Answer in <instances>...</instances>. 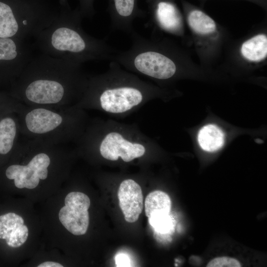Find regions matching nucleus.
<instances>
[{"label":"nucleus","mask_w":267,"mask_h":267,"mask_svg":"<svg viewBox=\"0 0 267 267\" xmlns=\"http://www.w3.org/2000/svg\"><path fill=\"white\" fill-rule=\"evenodd\" d=\"M115 263L118 267H129L130 261L129 257L126 254H119L115 257Z\"/></svg>","instance_id":"obj_21"},{"label":"nucleus","mask_w":267,"mask_h":267,"mask_svg":"<svg viewBox=\"0 0 267 267\" xmlns=\"http://www.w3.org/2000/svg\"><path fill=\"white\" fill-rule=\"evenodd\" d=\"M89 197L80 192H72L65 198V206L60 210L59 219L62 225L75 235L85 234L89 225Z\"/></svg>","instance_id":"obj_8"},{"label":"nucleus","mask_w":267,"mask_h":267,"mask_svg":"<svg viewBox=\"0 0 267 267\" xmlns=\"http://www.w3.org/2000/svg\"><path fill=\"white\" fill-rule=\"evenodd\" d=\"M241 53L246 59L258 62L267 55V37L264 34L256 35L245 41L241 45Z\"/></svg>","instance_id":"obj_16"},{"label":"nucleus","mask_w":267,"mask_h":267,"mask_svg":"<svg viewBox=\"0 0 267 267\" xmlns=\"http://www.w3.org/2000/svg\"><path fill=\"white\" fill-rule=\"evenodd\" d=\"M25 40L0 38V85L11 84L33 57Z\"/></svg>","instance_id":"obj_7"},{"label":"nucleus","mask_w":267,"mask_h":267,"mask_svg":"<svg viewBox=\"0 0 267 267\" xmlns=\"http://www.w3.org/2000/svg\"><path fill=\"white\" fill-rule=\"evenodd\" d=\"M23 219L14 213L0 216V239L12 248H18L27 240L29 231Z\"/></svg>","instance_id":"obj_11"},{"label":"nucleus","mask_w":267,"mask_h":267,"mask_svg":"<svg viewBox=\"0 0 267 267\" xmlns=\"http://www.w3.org/2000/svg\"><path fill=\"white\" fill-rule=\"evenodd\" d=\"M38 267H63V266L58 263L48 261V262H45L41 264Z\"/></svg>","instance_id":"obj_22"},{"label":"nucleus","mask_w":267,"mask_h":267,"mask_svg":"<svg viewBox=\"0 0 267 267\" xmlns=\"http://www.w3.org/2000/svg\"><path fill=\"white\" fill-rule=\"evenodd\" d=\"M118 198L125 220L131 223L137 221L143 206L140 186L133 179H124L120 184Z\"/></svg>","instance_id":"obj_10"},{"label":"nucleus","mask_w":267,"mask_h":267,"mask_svg":"<svg viewBox=\"0 0 267 267\" xmlns=\"http://www.w3.org/2000/svg\"><path fill=\"white\" fill-rule=\"evenodd\" d=\"M17 117L20 134L26 139L55 144L74 143L89 119L86 110L75 105L62 108L25 106Z\"/></svg>","instance_id":"obj_5"},{"label":"nucleus","mask_w":267,"mask_h":267,"mask_svg":"<svg viewBox=\"0 0 267 267\" xmlns=\"http://www.w3.org/2000/svg\"><path fill=\"white\" fill-rule=\"evenodd\" d=\"M135 0H112L110 29L130 35L134 30L133 22L137 16Z\"/></svg>","instance_id":"obj_12"},{"label":"nucleus","mask_w":267,"mask_h":267,"mask_svg":"<svg viewBox=\"0 0 267 267\" xmlns=\"http://www.w3.org/2000/svg\"><path fill=\"white\" fill-rule=\"evenodd\" d=\"M104 73L89 75L85 91L75 105L113 117H123L146 104L158 94L156 88L110 61Z\"/></svg>","instance_id":"obj_2"},{"label":"nucleus","mask_w":267,"mask_h":267,"mask_svg":"<svg viewBox=\"0 0 267 267\" xmlns=\"http://www.w3.org/2000/svg\"><path fill=\"white\" fill-rule=\"evenodd\" d=\"M187 20L190 28L197 34H208L216 29L213 19L200 10H191L188 14Z\"/></svg>","instance_id":"obj_18"},{"label":"nucleus","mask_w":267,"mask_h":267,"mask_svg":"<svg viewBox=\"0 0 267 267\" xmlns=\"http://www.w3.org/2000/svg\"><path fill=\"white\" fill-rule=\"evenodd\" d=\"M89 76L82 63L42 53L11 84L9 94L27 106L65 108L79 101Z\"/></svg>","instance_id":"obj_1"},{"label":"nucleus","mask_w":267,"mask_h":267,"mask_svg":"<svg viewBox=\"0 0 267 267\" xmlns=\"http://www.w3.org/2000/svg\"><path fill=\"white\" fill-rule=\"evenodd\" d=\"M59 10L48 0H0V38H35Z\"/></svg>","instance_id":"obj_6"},{"label":"nucleus","mask_w":267,"mask_h":267,"mask_svg":"<svg viewBox=\"0 0 267 267\" xmlns=\"http://www.w3.org/2000/svg\"><path fill=\"white\" fill-rule=\"evenodd\" d=\"M77 151L96 154L111 162L130 163L146 156L155 146L134 123L112 119H89L85 130L74 143Z\"/></svg>","instance_id":"obj_4"},{"label":"nucleus","mask_w":267,"mask_h":267,"mask_svg":"<svg viewBox=\"0 0 267 267\" xmlns=\"http://www.w3.org/2000/svg\"><path fill=\"white\" fill-rule=\"evenodd\" d=\"M148 218L149 223L158 233L168 234L174 228V220L170 214L155 215Z\"/></svg>","instance_id":"obj_19"},{"label":"nucleus","mask_w":267,"mask_h":267,"mask_svg":"<svg viewBox=\"0 0 267 267\" xmlns=\"http://www.w3.org/2000/svg\"><path fill=\"white\" fill-rule=\"evenodd\" d=\"M58 12L51 23L35 39V45L46 55L83 63L111 60L118 51L105 39L87 33L82 26L79 10H73L67 0H59Z\"/></svg>","instance_id":"obj_3"},{"label":"nucleus","mask_w":267,"mask_h":267,"mask_svg":"<svg viewBox=\"0 0 267 267\" xmlns=\"http://www.w3.org/2000/svg\"><path fill=\"white\" fill-rule=\"evenodd\" d=\"M145 213L147 217L152 216L170 214L171 201L169 195L160 190L149 193L145 200Z\"/></svg>","instance_id":"obj_17"},{"label":"nucleus","mask_w":267,"mask_h":267,"mask_svg":"<svg viewBox=\"0 0 267 267\" xmlns=\"http://www.w3.org/2000/svg\"><path fill=\"white\" fill-rule=\"evenodd\" d=\"M197 139L200 146L203 150L214 152L222 146L224 142V135L218 126L209 124L200 129Z\"/></svg>","instance_id":"obj_15"},{"label":"nucleus","mask_w":267,"mask_h":267,"mask_svg":"<svg viewBox=\"0 0 267 267\" xmlns=\"http://www.w3.org/2000/svg\"><path fill=\"white\" fill-rule=\"evenodd\" d=\"M156 19L163 29L172 32L178 31L181 25V18L176 6L167 1H160L157 6Z\"/></svg>","instance_id":"obj_14"},{"label":"nucleus","mask_w":267,"mask_h":267,"mask_svg":"<svg viewBox=\"0 0 267 267\" xmlns=\"http://www.w3.org/2000/svg\"><path fill=\"white\" fill-rule=\"evenodd\" d=\"M20 134L16 113H9L0 117V155L4 156L14 152Z\"/></svg>","instance_id":"obj_13"},{"label":"nucleus","mask_w":267,"mask_h":267,"mask_svg":"<svg viewBox=\"0 0 267 267\" xmlns=\"http://www.w3.org/2000/svg\"><path fill=\"white\" fill-rule=\"evenodd\" d=\"M240 263L237 260L227 257L216 258L210 261L207 267H240Z\"/></svg>","instance_id":"obj_20"},{"label":"nucleus","mask_w":267,"mask_h":267,"mask_svg":"<svg viewBox=\"0 0 267 267\" xmlns=\"http://www.w3.org/2000/svg\"><path fill=\"white\" fill-rule=\"evenodd\" d=\"M25 160V162L12 164L6 168V178L14 180L15 186L18 188L34 189L40 180L45 179V175L41 166L35 160L16 150Z\"/></svg>","instance_id":"obj_9"}]
</instances>
